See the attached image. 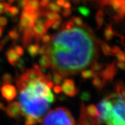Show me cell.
Listing matches in <instances>:
<instances>
[{
  "label": "cell",
  "instance_id": "8fae6325",
  "mask_svg": "<svg viewBox=\"0 0 125 125\" xmlns=\"http://www.w3.org/2000/svg\"><path fill=\"white\" fill-rule=\"evenodd\" d=\"M114 74H115V69H114V65L112 64V65H109L103 71L97 73V76H100L104 80H108V79H112Z\"/></svg>",
  "mask_w": 125,
  "mask_h": 125
},
{
  "label": "cell",
  "instance_id": "83f0119b",
  "mask_svg": "<svg viewBox=\"0 0 125 125\" xmlns=\"http://www.w3.org/2000/svg\"><path fill=\"white\" fill-rule=\"evenodd\" d=\"M91 67H92V71L95 73V71H100L101 69H102L103 67V64H102L100 63H98L97 62V61H95L94 62V63H92V65H91Z\"/></svg>",
  "mask_w": 125,
  "mask_h": 125
},
{
  "label": "cell",
  "instance_id": "d6a6232c",
  "mask_svg": "<svg viewBox=\"0 0 125 125\" xmlns=\"http://www.w3.org/2000/svg\"><path fill=\"white\" fill-rule=\"evenodd\" d=\"M46 48H47V45L44 44V46L40 47L39 48V51H38V54L40 55H43L46 54Z\"/></svg>",
  "mask_w": 125,
  "mask_h": 125
},
{
  "label": "cell",
  "instance_id": "f546056e",
  "mask_svg": "<svg viewBox=\"0 0 125 125\" xmlns=\"http://www.w3.org/2000/svg\"><path fill=\"white\" fill-rule=\"evenodd\" d=\"M52 36L49 34H44L42 38H41V40H42V42H43L44 44H45V45H48V44H49L50 43L51 41H52Z\"/></svg>",
  "mask_w": 125,
  "mask_h": 125
},
{
  "label": "cell",
  "instance_id": "277c9868",
  "mask_svg": "<svg viewBox=\"0 0 125 125\" xmlns=\"http://www.w3.org/2000/svg\"><path fill=\"white\" fill-rule=\"evenodd\" d=\"M41 123L42 125H76L71 113L63 107L50 111L42 119Z\"/></svg>",
  "mask_w": 125,
  "mask_h": 125
},
{
  "label": "cell",
  "instance_id": "7dc6e473",
  "mask_svg": "<svg viewBox=\"0 0 125 125\" xmlns=\"http://www.w3.org/2000/svg\"><path fill=\"white\" fill-rule=\"evenodd\" d=\"M3 47H4V46H3V45H2V44H1V43H0V52H1V51H2V50H3Z\"/></svg>",
  "mask_w": 125,
  "mask_h": 125
},
{
  "label": "cell",
  "instance_id": "d590c367",
  "mask_svg": "<svg viewBox=\"0 0 125 125\" xmlns=\"http://www.w3.org/2000/svg\"><path fill=\"white\" fill-rule=\"evenodd\" d=\"M72 13V10L71 8H68V9H64L63 11H62V15L64 17H67L69 16H70Z\"/></svg>",
  "mask_w": 125,
  "mask_h": 125
},
{
  "label": "cell",
  "instance_id": "e0dca14e",
  "mask_svg": "<svg viewBox=\"0 0 125 125\" xmlns=\"http://www.w3.org/2000/svg\"><path fill=\"white\" fill-rule=\"evenodd\" d=\"M43 119H38L31 116H25V125H36L39 123H41Z\"/></svg>",
  "mask_w": 125,
  "mask_h": 125
},
{
  "label": "cell",
  "instance_id": "e575fe53",
  "mask_svg": "<svg viewBox=\"0 0 125 125\" xmlns=\"http://www.w3.org/2000/svg\"><path fill=\"white\" fill-rule=\"evenodd\" d=\"M24 65H25V62H24V60L22 59H19L18 62L17 63V65L18 68L20 69L21 70H24Z\"/></svg>",
  "mask_w": 125,
  "mask_h": 125
},
{
  "label": "cell",
  "instance_id": "74e56055",
  "mask_svg": "<svg viewBox=\"0 0 125 125\" xmlns=\"http://www.w3.org/2000/svg\"><path fill=\"white\" fill-rule=\"evenodd\" d=\"M50 0H40V5L42 8H46L50 3Z\"/></svg>",
  "mask_w": 125,
  "mask_h": 125
},
{
  "label": "cell",
  "instance_id": "8d00e7d4",
  "mask_svg": "<svg viewBox=\"0 0 125 125\" xmlns=\"http://www.w3.org/2000/svg\"><path fill=\"white\" fill-rule=\"evenodd\" d=\"M61 22H62V20H58V21H56L55 22H54L52 26V27L53 29H58L59 28V27L60 26V25H61Z\"/></svg>",
  "mask_w": 125,
  "mask_h": 125
},
{
  "label": "cell",
  "instance_id": "9c48e42d",
  "mask_svg": "<svg viewBox=\"0 0 125 125\" xmlns=\"http://www.w3.org/2000/svg\"><path fill=\"white\" fill-rule=\"evenodd\" d=\"M23 32H24V34L22 37V44L24 48H26L31 43L32 39L34 37V25L26 27Z\"/></svg>",
  "mask_w": 125,
  "mask_h": 125
},
{
  "label": "cell",
  "instance_id": "52a82bcc",
  "mask_svg": "<svg viewBox=\"0 0 125 125\" xmlns=\"http://www.w3.org/2000/svg\"><path fill=\"white\" fill-rule=\"evenodd\" d=\"M2 97L7 102H11L16 98L17 89L12 84H3L1 88Z\"/></svg>",
  "mask_w": 125,
  "mask_h": 125
},
{
  "label": "cell",
  "instance_id": "f1b7e54d",
  "mask_svg": "<svg viewBox=\"0 0 125 125\" xmlns=\"http://www.w3.org/2000/svg\"><path fill=\"white\" fill-rule=\"evenodd\" d=\"M105 36L107 40H111L112 37H113V31L111 29V26H108L104 31Z\"/></svg>",
  "mask_w": 125,
  "mask_h": 125
},
{
  "label": "cell",
  "instance_id": "836d02e7",
  "mask_svg": "<svg viewBox=\"0 0 125 125\" xmlns=\"http://www.w3.org/2000/svg\"><path fill=\"white\" fill-rule=\"evenodd\" d=\"M8 21L5 17H0V27H4L7 25Z\"/></svg>",
  "mask_w": 125,
  "mask_h": 125
},
{
  "label": "cell",
  "instance_id": "1f68e13d",
  "mask_svg": "<svg viewBox=\"0 0 125 125\" xmlns=\"http://www.w3.org/2000/svg\"><path fill=\"white\" fill-rule=\"evenodd\" d=\"M91 98L90 94H89L88 92H84L82 93L81 95V98L83 101H88Z\"/></svg>",
  "mask_w": 125,
  "mask_h": 125
},
{
  "label": "cell",
  "instance_id": "d4e9b609",
  "mask_svg": "<svg viewBox=\"0 0 125 125\" xmlns=\"http://www.w3.org/2000/svg\"><path fill=\"white\" fill-rule=\"evenodd\" d=\"M98 44H100V46L102 47V49L105 55H109L111 53V49H110L109 46H108L107 44H105V43L103 42H101L100 40H98Z\"/></svg>",
  "mask_w": 125,
  "mask_h": 125
},
{
  "label": "cell",
  "instance_id": "c3c4849f",
  "mask_svg": "<svg viewBox=\"0 0 125 125\" xmlns=\"http://www.w3.org/2000/svg\"><path fill=\"white\" fill-rule=\"evenodd\" d=\"M3 1V0H0V1Z\"/></svg>",
  "mask_w": 125,
  "mask_h": 125
},
{
  "label": "cell",
  "instance_id": "7bdbcfd3",
  "mask_svg": "<svg viewBox=\"0 0 125 125\" xmlns=\"http://www.w3.org/2000/svg\"><path fill=\"white\" fill-rule=\"evenodd\" d=\"M81 0H72L73 3H74V5H79V3H81Z\"/></svg>",
  "mask_w": 125,
  "mask_h": 125
},
{
  "label": "cell",
  "instance_id": "3957f363",
  "mask_svg": "<svg viewBox=\"0 0 125 125\" xmlns=\"http://www.w3.org/2000/svg\"><path fill=\"white\" fill-rule=\"evenodd\" d=\"M108 98L112 102L113 108L110 116L105 123L107 125H125V93L118 90Z\"/></svg>",
  "mask_w": 125,
  "mask_h": 125
},
{
  "label": "cell",
  "instance_id": "30bf717a",
  "mask_svg": "<svg viewBox=\"0 0 125 125\" xmlns=\"http://www.w3.org/2000/svg\"><path fill=\"white\" fill-rule=\"evenodd\" d=\"M48 29L42 24H35L34 25V37L37 41H39L41 40L42 37L44 34H46Z\"/></svg>",
  "mask_w": 125,
  "mask_h": 125
},
{
  "label": "cell",
  "instance_id": "bcb514c9",
  "mask_svg": "<svg viewBox=\"0 0 125 125\" xmlns=\"http://www.w3.org/2000/svg\"><path fill=\"white\" fill-rule=\"evenodd\" d=\"M3 32V27H0V38L2 36Z\"/></svg>",
  "mask_w": 125,
  "mask_h": 125
},
{
  "label": "cell",
  "instance_id": "681fc988",
  "mask_svg": "<svg viewBox=\"0 0 125 125\" xmlns=\"http://www.w3.org/2000/svg\"><path fill=\"white\" fill-rule=\"evenodd\" d=\"M27 1H29V0H27Z\"/></svg>",
  "mask_w": 125,
  "mask_h": 125
},
{
  "label": "cell",
  "instance_id": "ab89813d",
  "mask_svg": "<svg viewBox=\"0 0 125 125\" xmlns=\"http://www.w3.org/2000/svg\"><path fill=\"white\" fill-rule=\"evenodd\" d=\"M5 3L0 2V14H2L5 12Z\"/></svg>",
  "mask_w": 125,
  "mask_h": 125
},
{
  "label": "cell",
  "instance_id": "7c38bea8",
  "mask_svg": "<svg viewBox=\"0 0 125 125\" xmlns=\"http://www.w3.org/2000/svg\"><path fill=\"white\" fill-rule=\"evenodd\" d=\"M6 55L10 64H11L13 66H15L19 60L20 59V57L16 53L14 50L12 48L9 49L6 52Z\"/></svg>",
  "mask_w": 125,
  "mask_h": 125
},
{
  "label": "cell",
  "instance_id": "603a6c76",
  "mask_svg": "<svg viewBox=\"0 0 125 125\" xmlns=\"http://www.w3.org/2000/svg\"><path fill=\"white\" fill-rule=\"evenodd\" d=\"M2 81L3 84H11L13 82V78L9 73H5L2 76Z\"/></svg>",
  "mask_w": 125,
  "mask_h": 125
},
{
  "label": "cell",
  "instance_id": "b9f144b4",
  "mask_svg": "<svg viewBox=\"0 0 125 125\" xmlns=\"http://www.w3.org/2000/svg\"><path fill=\"white\" fill-rule=\"evenodd\" d=\"M56 3H57V5L60 7V6H63L65 1L64 0H56Z\"/></svg>",
  "mask_w": 125,
  "mask_h": 125
},
{
  "label": "cell",
  "instance_id": "f6af8a7d",
  "mask_svg": "<svg viewBox=\"0 0 125 125\" xmlns=\"http://www.w3.org/2000/svg\"><path fill=\"white\" fill-rule=\"evenodd\" d=\"M7 1H8V3H8L9 5H11V4H12V3H14L16 0H7Z\"/></svg>",
  "mask_w": 125,
  "mask_h": 125
},
{
  "label": "cell",
  "instance_id": "f35d334b",
  "mask_svg": "<svg viewBox=\"0 0 125 125\" xmlns=\"http://www.w3.org/2000/svg\"><path fill=\"white\" fill-rule=\"evenodd\" d=\"M53 91L55 94H60V93H61V92H62V89H61V87H60V86H59V85H57L53 88Z\"/></svg>",
  "mask_w": 125,
  "mask_h": 125
},
{
  "label": "cell",
  "instance_id": "ba28073f",
  "mask_svg": "<svg viewBox=\"0 0 125 125\" xmlns=\"http://www.w3.org/2000/svg\"><path fill=\"white\" fill-rule=\"evenodd\" d=\"M61 89L62 92H63L65 95L71 97H74L78 92L75 86L74 81L71 79H65L63 81Z\"/></svg>",
  "mask_w": 125,
  "mask_h": 125
},
{
  "label": "cell",
  "instance_id": "ffe728a7",
  "mask_svg": "<svg viewBox=\"0 0 125 125\" xmlns=\"http://www.w3.org/2000/svg\"><path fill=\"white\" fill-rule=\"evenodd\" d=\"M27 5L35 11L40 10V1L39 0H29L27 2Z\"/></svg>",
  "mask_w": 125,
  "mask_h": 125
},
{
  "label": "cell",
  "instance_id": "2e32d148",
  "mask_svg": "<svg viewBox=\"0 0 125 125\" xmlns=\"http://www.w3.org/2000/svg\"><path fill=\"white\" fill-rule=\"evenodd\" d=\"M104 10L102 9L98 10L95 15V19L97 22V27L98 29H100L102 26V24L104 23Z\"/></svg>",
  "mask_w": 125,
  "mask_h": 125
},
{
  "label": "cell",
  "instance_id": "7402d4cb",
  "mask_svg": "<svg viewBox=\"0 0 125 125\" xmlns=\"http://www.w3.org/2000/svg\"><path fill=\"white\" fill-rule=\"evenodd\" d=\"M46 8H47V10H50V11L57 13H58V12H60L61 11V8H60V6H58L55 3H53V2L50 3L48 5V6H46Z\"/></svg>",
  "mask_w": 125,
  "mask_h": 125
},
{
  "label": "cell",
  "instance_id": "5b68a950",
  "mask_svg": "<svg viewBox=\"0 0 125 125\" xmlns=\"http://www.w3.org/2000/svg\"><path fill=\"white\" fill-rule=\"evenodd\" d=\"M113 108V104L109 98H104L100 100L97 105L98 117L97 119L100 123L106 122L110 116Z\"/></svg>",
  "mask_w": 125,
  "mask_h": 125
},
{
  "label": "cell",
  "instance_id": "5bb4252c",
  "mask_svg": "<svg viewBox=\"0 0 125 125\" xmlns=\"http://www.w3.org/2000/svg\"><path fill=\"white\" fill-rule=\"evenodd\" d=\"M40 47V44L38 43H36V44H29L27 48V52L31 57L34 58L38 54V51H39Z\"/></svg>",
  "mask_w": 125,
  "mask_h": 125
},
{
  "label": "cell",
  "instance_id": "4fadbf2b",
  "mask_svg": "<svg viewBox=\"0 0 125 125\" xmlns=\"http://www.w3.org/2000/svg\"><path fill=\"white\" fill-rule=\"evenodd\" d=\"M86 113L88 116L93 118H97L98 117V111L97 107L94 104H90L85 108Z\"/></svg>",
  "mask_w": 125,
  "mask_h": 125
},
{
  "label": "cell",
  "instance_id": "60d3db41",
  "mask_svg": "<svg viewBox=\"0 0 125 125\" xmlns=\"http://www.w3.org/2000/svg\"><path fill=\"white\" fill-rule=\"evenodd\" d=\"M63 6L64 9H68V8H71V4L69 1L65 2Z\"/></svg>",
  "mask_w": 125,
  "mask_h": 125
},
{
  "label": "cell",
  "instance_id": "ac0fdd59",
  "mask_svg": "<svg viewBox=\"0 0 125 125\" xmlns=\"http://www.w3.org/2000/svg\"><path fill=\"white\" fill-rule=\"evenodd\" d=\"M104 81L102 80L97 75H95L94 77V79L92 81V84H93V86L94 87L96 88L97 89H101L104 85Z\"/></svg>",
  "mask_w": 125,
  "mask_h": 125
},
{
  "label": "cell",
  "instance_id": "9a60e30c",
  "mask_svg": "<svg viewBox=\"0 0 125 125\" xmlns=\"http://www.w3.org/2000/svg\"><path fill=\"white\" fill-rule=\"evenodd\" d=\"M39 63L41 68L48 69L51 67V60L49 56L43 55L39 60Z\"/></svg>",
  "mask_w": 125,
  "mask_h": 125
},
{
  "label": "cell",
  "instance_id": "cb8c5ba5",
  "mask_svg": "<svg viewBox=\"0 0 125 125\" xmlns=\"http://www.w3.org/2000/svg\"><path fill=\"white\" fill-rule=\"evenodd\" d=\"M78 11L81 15H82L84 17H88L90 14V9L85 6H79L78 8Z\"/></svg>",
  "mask_w": 125,
  "mask_h": 125
},
{
  "label": "cell",
  "instance_id": "8992f818",
  "mask_svg": "<svg viewBox=\"0 0 125 125\" xmlns=\"http://www.w3.org/2000/svg\"><path fill=\"white\" fill-rule=\"evenodd\" d=\"M5 111L10 117L14 119H19L23 116L22 107L19 102L14 101L10 103L7 107H5Z\"/></svg>",
  "mask_w": 125,
  "mask_h": 125
},
{
  "label": "cell",
  "instance_id": "4316f807",
  "mask_svg": "<svg viewBox=\"0 0 125 125\" xmlns=\"http://www.w3.org/2000/svg\"><path fill=\"white\" fill-rule=\"evenodd\" d=\"M71 19L73 20L75 25L78 26V27H83L84 25L83 19L79 17H73Z\"/></svg>",
  "mask_w": 125,
  "mask_h": 125
},
{
  "label": "cell",
  "instance_id": "44dd1931",
  "mask_svg": "<svg viewBox=\"0 0 125 125\" xmlns=\"http://www.w3.org/2000/svg\"><path fill=\"white\" fill-rule=\"evenodd\" d=\"M8 37L10 39H11L12 40L17 41L20 38V34L18 32L17 29L16 28H14L11 31H10L8 32Z\"/></svg>",
  "mask_w": 125,
  "mask_h": 125
},
{
  "label": "cell",
  "instance_id": "484cf974",
  "mask_svg": "<svg viewBox=\"0 0 125 125\" xmlns=\"http://www.w3.org/2000/svg\"><path fill=\"white\" fill-rule=\"evenodd\" d=\"M52 79L55 84L59 85V84L62 83V81H63V77H62L60 74H58L57 73L54 72L53 75V77H52Z\"/></svg>",
  "mask_w": 125,
  "mask_h": 125
},
{
  "label": "cell",
  "instance_id": "7a4b0ae2",
  "mask_svg": "<svg viewBox=\"0 0 125 125\" xmlns=\"http://www.w3.org/2000/svg\"><path fill=\"white\" fill-rule=\"evenodd\" d=\"M48 81L42 71L34 68L26 71L17 79L16 85L23 115L42 119L48 111L55 98L48 87Z\"/></svg>",
  "mask_w": 125,
  "mask_h": 125
},
{
  "label": "cell",
  "instance_id": "d6986e66",
  "mask_svg": "<svg viewBox=\"0 0 125 125\" xmlns=\"http://www.w3.org/2000/svg\"><path fill=\"white\" fill-rule=\"evenodd\" d=\"M95 76V73L93 71L90 69L83 70L81 72V77L83 79H88L94 78Z\"/></svg>",
  "mask_w": 125,
  "mask_h": 125
},
{
  "label": "cell",
  "instance_id": "ee69618b",
  "mask_svg": "<svg viewBox=\"0 0 125 125\" xmlns=\"http://www.w3.org/2000/svg\"><path fill=\"white\" fill-rule=\"evenodd\" d=\"M0 110H2V111H5V107L3 104V103L0 102Z\"/></svg>",
  "mask_w": 125,
  "mask_h": 125
},
{
  "label": "cell",
  "instance_id": "4dcf8cb0",
  "mask_svg": "<svg viewBox=\"0 0 125 125\" xmlns=\"http://www.w3.org/2000/svg\"><path fill=\"white\" fill-rule=\"evenodd\" d=\"M15 52H16V53L17 54L19 57H21L24 55V48L21 46H16L15 47Z\"/></svg>",
  "mask_w": 125,
  "mask_h": 125
},
{
  "label": "cell",
  "instance_id": "6da1fadb",
  "mask_svg": "<svg viewBox=\"0 0 125 125\" xmlns=\"http://www.w3.org/2000/svg\"><path fill=\"white\" fill-rule=\"evenodd\" d=\"M45 55L49 56L51 67L55 73L62 77L73 76L98 59V39L85 24L62 29L52 37Z\"/></svg>",
  "mask_w": 125,
  "mask_h": 125
}]
</instances>
